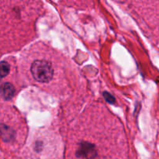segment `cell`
I'll use <instances>...</instances> for the list:
<instances>
[{"label": "cell", "instance_id": "7a4b0ae2", "mask_svg": "<svg viewBox=\"0 0 159 159\" xmlns=\"http://www.w3.org/2000/svg\"><path fill=\"white\" fill-rule=\"evenodd\" d=\"M76 155L82 159H94L97 155L96 147L93 144L82 142L79 144Z\"/></svg>", "mask_w": 159, "mask_h": 159}, {"label": "cell", "instance_id": "5b68a950", "mask_svg": "<svg viewBox=\"0 0 159 159\" xmlns=\"http://www.w3.org/2000/svg\"><path fill=\"white\" fill-rule=\"evenodd\" d=\"M103 96L104 98H105L106 100H107L108 102H110V103H114L115 102L114 97H113L112 95H110V93L105 92V93H103Z\"/></svg>", "mask_w": 159, "mask_h": 159}, {"label": "cell", "instance_id": "277c9868", "mask_svg": "<svg viewBox=\"0 0 159 159\" xmlns=\"http://www.w3.org/2000/svg\"><path fill=\"white\" fill-rule=\"evenodd\" d=\"M9 70H10V66L8 62H0V80L9 75Z\"/></svg>", "mask_w": 159, "mask_h": 159}, {"label": "cell", "instance_id": "6da1fadb", "mask_svg": "<svg viewBox=\"0 0 159 159\" xmlns=\"http://www.w3.org/2000/svg\"><path fill=\"white\" fill-rule=\"evenodd\" d=\"M31 74L36 81L47 83L52 79L54 69L51 62L45 60L35 61L30 68Z\"/></svg>", "mask_w": 159, "mask_h": 159}, {"label": "cell", "instance_id": "3957f363", "mask_svg": "<svg viewBox=\"0 0 159 159\" xmlns=\"http://www.w3.org/2000/svg\"><path fill=\"white\" fill-rule=\"evenodd\" d=\"M0 94L6 100L11 99L15 95V87L9 82L2 84L0 86Z\"/></svg>", "mask_w": 159, "mask_h": 159}]
</instances>
